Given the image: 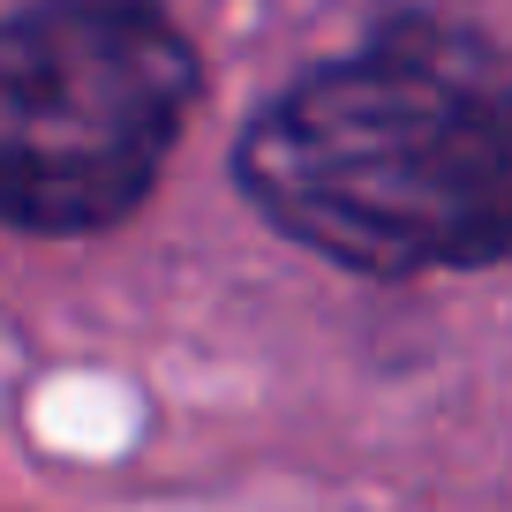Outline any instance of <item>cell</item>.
Here are the masks:
<instances>
[{
	"label": "cell",
	"mask_w": 512,
	"mask_h": 512,
	"mask_svg": "<svg viewBox=\"0 0 512 512\" xmlns=\"http://www.w3.org/2000/svg\"><path fill=\"white\" fill-rule=\"evenodd\" d=\"M241 189L354 272L512 256V76L475 46L384 38L279 91L241 136Z\"/></svg>",
	"instance_id": "cell-1"
},
{
	"label": "cell",
	"mask_w": 512,
	"mask_h": 512,
	"mask_svg": "<svg viewBox=\"0 0 512 512\" xmlns=\"http://www.w3.org/2000/svg\"><path fill=\"white\" fill-rule=\"evenodd\" d=\"M196 98V53L151 0L0 16V226L98 234L151 196Z\"/></svg>",
	"instance_id": "cell-2"
}]
</instances>
